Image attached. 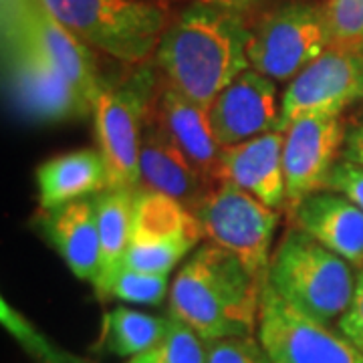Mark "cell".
<instances>
[{"mask_svg":"<svg viewBox=\"0 0 363 363\" xmlns=\"http://www.w3.org/2000/svg\"><path fill=\"white\" fill-rule=\"evenodd\" d=\"M325 14L331 45L363 49V0H327Z\"/></svg>","mask_w":363,"mask_h":363,"instance_id":"26","label":"cell"},{"mask_svg":"<svg viewBox=\"0 0 363 363\" xmlns=\"http://www.w3.org/2000/svg\"><path fill=\"white\" fill-rule=\"evenodd\" d=\"M283 131H269L248 142L224 147L220 157L222 180L242 188L262 204L281 210L286 206L283 166Z\"/></svg>","mask_w":363,"mask_h":363,"instance_id":"16","label":"cell"},{"mask_svg":"<svg viewBox=\"0 0 363 363\" xmlns=\"http://www.w3.org/2000/svg\"><path fill=\"white\" fill-rule=\"evenodd\" d=\"M257 337L272 363H363L337 327L297 309L269 283L260 291Z\"/></svg>","mask_w":363,"mask_h":363,"instance_id":"9","label":"cell"},{"mask_svg":"<svg viewBox=\"0 0 363 363\" xmlns=\"http://www.w3.org/2000/svg\"><path fill=\"white\" fill-rule=\"evenodd\" d=\"M250 28L240 14L204 0L192 2L168 23L156 63L164 83L208 109L228 83L250 69Z\"/></svg>","mask_w":363,"mask_h":363,"instance_id":"1","label":"cell"},{"mask_svg":"<svg viewBox=\"0 0 363 363\" xmlns=\"http://www.w3.org/2000/svg\"><path fill=\"white\" fill-rule=\"evenodd\" d=\"M293 224L353 267H363V210L345 196L319 190L291 210Z\"/></svg>","mask_w":363,"mask_h":363,"instance_id":"17","label":"cell"},{"mask_svg":"<svg viewBox=\"0 0 363 363\" xmlns=\"http://www.w3.org/2000/svg\"><path fill=\"white\" fill-rule=\"evenodd\" d=\"M323 190L345 196L355 206L363 210V166L339 157L325 180Z\"/></svg>","mask_w":363,"mask_h":363,"instance_id":"28","label":"cell"},{"mask_svg":"<svg viewBox=\"0 0 363 363\" xmlns=\"http://www.w3.org/2000/svg\"><path fill=\"white\" fill-rule=\"evenodd\" d=\"M357 101H363V49L331 45L286 85L281 131L305 113L341 116Z\"/></svg>","mask_w":363,"mask_h":363,"instance_id":"11","label":"cell"},{"mask_svg":"<svg viewBox=\"0 0 363 363\" xmlns=\"http://www.w3.org/2000/svg\"><path fill=\"white\" fill-rule=\"evenodd\" d=\"M0 319L4 329L18 341V345L40 363H85L51 343L49 337H45L35 325L11 307L4 298L0 301Z\"/></svg>","mask_w":363,"mask_h":363,"instance_id":"24","label":"cell"},{"mask_svg":"<svg viewBox=\"0 0 363 363\" xmlns=\"http://www.w3.org/2000/svg\"><path fill=\"white\" fill-rule=\"evenodd\" d=\"M202 240L204 234L192 210L166 194L138 190L123 269L169 274Z\"/></svg>","mask_w":363,"mask_h":363,"instance_id":"8","label":"cell"},{"mask_svg":"<svg viewBox=\"0 0 363 363\" xmlns=\"http://www.w3.org/2000/svg\"><path fill=\"white\" fill-rule=\"evenodd\" d=\"M331 47L325 4L293 0L250 28L248 63L277 83H291Z\"/></svg>","mask_w":363,"mask_h":363,"instance_id":"7","label":"cell"},{"mask_svg":"<svg viewBox=\"0 0 363 363\" xmlns=\"http://www.w3.org/2000/svg\"><path fill=\"white\" fill-rule=\"evenodd\" d=\"M11 37H23L35 49H39L77 85L91 104L97 99L99 91L104 89L105 81L99 75L95 51L75 37L67 26L61 25L40 4V0L28 4L25 13L16 21V25L11 30L2 33L4 40Z\"/></svg>","mask_w":363,"mask_h":363,"instance_id":"14","label":"cell"},{"mask_svg":"<svg viewBox=\"0 0 363 363\" xmlns=\"http://www.w3.org/2000/svg\"><path fill=\"white\" fill-rule=\"evenodd\" d=\"M168 295V274L123 269L109 291V301L117 298L135 305H160Z\"/></svg>","mask_w":363,"mask_h":363,"instance_id":"25","label":"cell"},{"mask_svg":"<svg viewBox=\"0 0 363 363\" xmlns=\"http://www.w3.org/2000/svg\"><path fill=\"white\" fill-rule=\"evenodd\" d=\"M206 363H272L255 335H236L206 341Z\"/></svg>","mask_w":363,"mask_h":363,"instance_id":"27","label":"cell"},{"mask_svg":"<svg viewBox=\"0 0 363 363\" xmlns=\"http://www.w3.org/2000/svg\"><path fill=\"white\" fill-rule=\"evenodd\" d=\"M39 204L45 212L109 190V174L99 150L61 154L37 168Z\"/></svg>","mask_w":363,"mask_h":363,"instance_id":"20","label":"cell"},{"mask_svg":"<svg viewBox=\"0 0 363 363\" xmlns=\"http://www.w3.org/2000/svg\"><path fill=\"white\" fill-rule=\"evenodd\" d=\"M341 160H347V162L363 166V121L357 123L355 128H351L350 131H345Z\"/></svg>","mask_w":363,"mask_h":363,"instance_id":"30","label":"cell"},{"mask_svg":"<svg viewBox=\"0 0 363 363\" xmlns=\"http://www.w3.org/2000/svg\"><path fill=\"white\" fill-rule=\"evenodd\" d=\"M283 133L286 208L291 212L307 196L325 188L329 172L341 157L345 125L339 113H305L293 119Z\"/></svg>","mask_w":363,"mask_h":363,"instance_id":"12","label":"cell"},{"mask_svg":"<svg viewBox=\"0 0 363 363\" xmlns=\"http://www.w3.org/2000/svg\"><path fill=\"white\" fill-rule=\"evenodd\" d=\"M135 192L130 190H105L95 196L99 242H101V264L93 283L95 295L101 303L109 301V291L123 271L125 255L130 248L131 214H133Z\"/></svg>","mask_w":363,"mask_h":363,"instance_id":"21","label":"cell"},{"mask_svg":"<svg viewBox=\"0 0 363 363\" xmlns=\"http://www.w3.org/2000/svg\"><path fill=\"white\" fill-rule=\"evenodd\" d=\"M204 2L214 4V6H218V9H224V11H230V13H236L242 16L245 13H250V11L262 6L267 0H204Z\"/></svg>","mask_w":363,"mask_h":363,"instance_id":"31","label":"cell"},{"mask_svg":"<svg viewBox=\"0 0 363 363\" xmlns=\"http://www.w3.org/2000/svg\"><path fill=\"white\" fill-rule=\"evenodd\" d=\"M9 87L23 116L67 121L93 113V104L65 73L23 37L4 40Z\"/></svg>","mask_w":363,"mask_h":363,"instance_id":"10","label":"cell"},{"mask_svg":"<svg viewBox=\"0 0 363 363\" xmlns=\"http://www.w3.org/2000/svg\"><path fill=\"white\" fill-rule=\"evenodd\" d=\"M168 317L164 337L128 363H206V341L180 319Z\"/></svg>","mask_w":363,"mask_h":363,"instance_id":"23","label":"cell"},{"mask_svg":"<svg viewBox=\"0 0 363 363\" xmlns=\"http://www.w3.org/2000/svg\"><path fill=\"white\" fill-rule=\"evenodd\" d=\"M45 233L67 262L69 271L81 281L95 283L101 264V242L95 198L69 202L47 212Z\"/></svg>","mask_w":363,"mask_h":363,"instance_id":"19","label":"cell"},{"mask_svg":"<svg viewBox=\"0 0 363 363\" xmlns=\"http://www.w3.org/2000/svg\"><path fill=\"white\" fill-rule=\"evenodd\" d=\"M156 77L145 65L119 85L105 83L93 101L97 150L109 174V190H140V152L154 107Z\"/></svg>","mask_w":363,"mask_h":363,"instance_id":"5","label":"cell"},{"mask_svg":"<svg viewBox=\"0 0 363 363\" xmlns=\"http://www.w3.org/2000/svg\"><path fill=\"white\" fill-rule=\"evenodd\" d=\"M192 214L204 240L233 252L259 281L267 283L272 236L281 220L279 210L222 180L202 196Z\"/></svg>","mask_w":363,"mask_h":363,"instance_id":"6","label":"cell"},{"mask_svg":"<svg viewBox=\"0 0 363 363\" xmlns=\"http://www.w3.org/2000/svg\"><path fill=\"white\" fill-rule=\"evenodd\" d=\"M262 285L233 252L204 242L169 285V315L204 341L255 335Z\"/></svg>","mask_w":363,"mask_h":363,"instance_id":"2","label":"cell"},{"mask_svg":"<svg viewBox=\"0 0 363 363\" xmlns=\"http://www.w3.org/2000/svg\"><path fill=\"white\" fill-rule=\"evenodd\" d=\"M140 190L169 196L188 210H192L210 190V186L188 162V157L157 128L152 113L142 138Z\"/></svg>","mask_w":363,"mask_h":363,"instance_id":"18","label":"cell"},{"mask_svg":"<svg viewBox=\"0 0 363 363\" xmlns=\"http://www.w3.org/2000/svg\"><path fill=\"white\" fill-rule=\"evenodd\" d=\"M210 125L220 147H233L269 131H281L283 97L277 81L247 69L208 107Z\"/></svg>","mask_w":363,"mask_h":363,"instance_id":"13","label":"cell"},{"mask_svg":"<svg viewBox=\"0 0 363 363\" xmlns=\"http://www.w3.org/2000/svg\"><path fill=\"white\" fill-rule=\"evenodd\" d=\"M335 327L355 350L363 353V267L357 271V283H355L351 305L339 317Z\"/></svg>","mask_w":363,"mask_h":363,"instance_id":"29","label":"cell"},{"mask_svg":"<svg viewBox=\"0 0 363 363\" xmlns=\"http://www.w3.org/2000/svg\"><path fill=\"white\" fill-rule=\"evenodd\" d=\"M353 264L301 228H289L272 250L267 283L303 313L337 323L355 293Z\"/></svg>","mask_w":363,"mask_h":363,"instance_id":"3","label":"cell"},{"mask_svg":"<svg viewBox=\"0 0 363 363\" xmlns=\"http://www.w3.org/2000/svg\"><path fill=\"white\" fill-rule=\"evenodd\" d=\"M169 317H156L128 307H116L104 315L101 345L119 357H135L164 337Z\"/></svg>","mask_w":363,"mask_h":363,"instance_id":"22","label":"cell"},{"mask_svg":"<svg viewBox=\"0 0 363 363\" xmlns=\"http://www.w3.org/2000/svg\"><path fill=\"white\" fill-rule=\"evenodd\" d=\"M75 37L128 65H143L168 26V13L150 0H40Z\"/></svg>","mask_w":363,"mask_h":363,"instance_id":"4","label":"cell"},{"mask_svg":"<svg viewBox=\"0 0 363 363\" xmlns=\"http://www.w3.org/2000/svg\"><path fill=\"white\" fill-rule=\"evenodd\" d=\"M152 119L168 135L169 142L188 157L210 188L220 184L222 147L214 138L208 109L164 83L154 99Z\"/></svg>","mask_w":363,"mask_h":363,"instance_id":"15","label":"cell"}]
</instances>
